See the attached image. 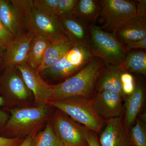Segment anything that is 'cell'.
<instances>
[{"instance_id":"cell-1","label":"cell","mask_w":146,"mask_h":146,"mask_svg":"<svg viewBox=\"0 0 146 146\" xmlns=\"http://www.w3.org/2000/svg\"><path fill=\"white\" fill-rule=\"evenodd\" d=\"M105 64L101 58L94 56L78 72L53 85V92L49 101L73 97L92 99L96 93L97 80Z\"/></svg>"},{"instance_id":"cell-2","label":"cell","mask_w":146,"mask_h":146,"mask_svg":"<svg viewBox=\"0 0 146 146\" xmlns=\"http://www.w3.org/2000/svg\"><path fill=\"white\" fill-rule=\"evenodd\" d=\"M48 104L39 106L14 108L1 132V136L8 138H25L39 130L52 112Z\"/></svg>"},{"instance_id":"cell-3","label":"cell","mask_w":146,"mask_h":146,"mask_svg":"<svg viewBox=\"0 0 146 146\" xmlns=\"http://www.w3.org/2000/svg\"><path fill=\"white\" fill-rule=\"evenodd\" d=\"M0 96L4 102L3 110L32 106L33 94L15 65L7 66L0 74Z\"/></svg>"},{"instance_id":"cell-4","label":"cell","mask_w":146,"mask_h":146,"mask_svg":"<svg viewBox=\"0 0 146 146\" xmlns=\"http://www.w3.org/2000/svg\"><path fill=\"white\" fill-rule=\"evenodd\" d=\"M48 104L64 112L76 122L96 133L99 132L105 123V121L96 113L92 99L70 97L50 101Z\"/></svg>"},{"instance_id":"cell-5","label":"cell","mask_w":146,"mask_h":146,"mask_svg":"<svg viewBox=\"0 0 146 146\" xmlns=\"http://www.w3.org/2000/svg\"><path fill=\"white\" fill-rule=\"evenodd\" d=\"M89 27L90 39L88 46L93 56L101 58L106 64L123 68L127 52L124 46L118 42L113 33L106 31L95 24Z\"/></svg>"},{"instance_id":"cell-6","label":"cell","mask_w":146,"mask_h":146,"mask_svg":"<svg viewBox=\"0 0 146 146\" xmlns=\"http://www.w3.org/2000/svg\"><path fill=\"white\" fill-rule=\"evenodd\" d=\"M94 56L88 45H75L57 63L39 74L50 80L63 81L78 72Z\"/></svg>"},{"instance_id":"cell-7","label":"cell","mask_w":146,"mask_h":146,"mask_svg":"<svg viewBox=\"0 0 146 146\" xmlns=\"http://www.w3.org/2000/svg\"><path fill=\"white\" fill-rule=\"evenodd\" d=\"M19 2L29 33L34 36H44L49 40L65 35L58 18L39 12L35 8L32 1H19Z\"/></svg>"},{"instance_id":"cell-8","label":"cell","mask_w":146,"mask_h":146,"mask_svg":"<svg viewBox=\"0 0 146 146\" xmlns=\"http://www.w3.org/2000/svg\"><path fill=\"white\" fill-rule=\"evenodd\" d=\"M49 120L55 135L63 146H89L84 133L86 128L59 110L56 109Z\"/></svg>"},{"instance_id":"cell-9","label":"cell","mask_w":146,"mask_h":146,"mask_svg":"<svg viewBox=\"0 0 146 146\" xmlns=\"http://www.w3.org/2000/svg\"><path fill=\"white\" fill-rule=\"evenodd\" d=\"M100 16L105 23L102 29L112 31L121 24L136 16L135 1L129 0H100Z\"/></svg>"},{"instance_id":"cell-10","label":"cell","mask_w":146,"mask_h":146,"mask_svg":"<svg viewBox=\"0 0 146 146\" xmlns=\"http://www.w3.org/2000/svg\"><path fill=\"white\" fill-rule=\"evenodd\" d=\"M16 66L21 72L27 86L33 94V106L48 104L52 96L53 85L47 83L36 70L27 62Z\"/></svg>"},{"instance_id":"cell-11","label":"cell","mask_w":146,"mask_h":146,"mask_svg":"<svg viewBox=\"0 0 146 146\" xmlns=\"http://www.w3.org/2000/svg\"><path fill=\"white\" fill-rule=\"evenodd\" d=\"M92 100L96 113L105 121L121 117L123 100L117 93L108 90L96 92Z\"/></svg>"},{"instance_id":"cell-12","label":"cell","mask_w":146,"mask_h":146,"mask_svg":"<svg viewBox=\"0 0 146 146\" xmlns=\"http://www.w3.org/2000/svg\"><path fill=\"white\" fill-rule=\"evenodd\" d=\"M105 123L99 138L101 146H134L121 117L105 120Z\"/></svg>"},{"instance_id":"cell-13","label":"cell","mask_w":146,"mask_h":146,"mask_svg":"<svg viewBox=\"0 0 146 146\" xmlns=\"http://www.w3.org/2000/svg\"><path fill=\"white\" fill-rule=\"evenodd\" d=\"M123 46L146 37V18L135 16L116 28L112 33Z\"/></svg>"},{"instance_id":"cell-14","label":"cell","mask_w":146,"mask_h":146,"mask_svg":"<svg viewBox=\"0 0 146 146\" xmlns=\"http://www.w3.org/2000/svg\"><path fill=\"white\" fill-rule=\"evenodd\" d=\"M75 45L65 35L50 40L42 63L36 70V72L40 74L54 65Z\"/></svg>"},{"instance_id":"cell-15","label":"cell","mask_w":146,"mask_h":146,"mask_svg":"<svg viewBox=\"0 0 146 146\" xmlns=\"http://www.w3.org/2000/svg\"><path fill=\"white\" fill-rule=\"evenodd\" d=\"M34 36L28 32H21L15 36L6 49V67L9 65L16 66L26 62L29 48Z\"/></svg>"},{"instance_id":"cell-16","label":"cell","mask_w":146,"mask_h":146,"mask_svg":"<svg viewBox=\"0 0 146 146\" xmlns=\"http://www.w3.org/2000/svg\"><path fill=\"white\" fill-rule=\"evenodd\" d=\"M23 18L19 1L0 0V22L15 37L21 32Z\"/></svg>"},{"instance_id":"cell-17","label":"cell","mask_w":146,"mask_h":146,"mask_svg":"<svg viewBox=\"0 0 146 146\" xmlns=\"http://www.w3.org/2000/svg\"><path fill=\"white\" fill-rule=\"evenodd\" d=\"M124 69L115 65L105 63L97 80L96 93L108 90L117 93L125 100L122 89L121 76Z\"/></svg>"},{"instance_id":"cell-18","label":"cell","mask_w":146,"mask_h":146,"mask_svg":"<svg viewBox=\"0 0 146 146\" xmlns=\"http://www.w3.org/2000/svg\"><path fill=\"white\" fill-rule=\"evenodd\" d=\"M65 35L75 45L89 44V25L73 16L59 19Z\"/></svg>"},{"instance_id":"cell-19","label":"cell","mask_w":146,"mask_h":146,"mask_svg":"<svg viewBox=\"0 0 146 146\" xmlns=\"http://www.w3.org/2000/svg\"><path fill=\"white\" fill-rule=\"evenodd\" d=\"M145 99V88L141 83H136L135 91L125 100V115L123 121L125 127L129 131L135 124L141 112Z\"/></svg>"},{"instance_id":"cell-20","label":"cell","mask_w":146,"mask_h":146,"mask_svg":"<svg viewBox=\"0 0 146 146\" xmlns=\"http://www.w3.org/2000/svg\"><path fill=\"white\" fill-rule=\"evenodd\" d=\"M100 13L99 1L78 0L72 15L89 26L94 24Z\"/></svg>"},{"instance_id":"cell-21","label":"cell","mask_w":146,"mask_h":146,"mask_svg":"<svg viewBox=\"0 0 146 146\" xmlns=\"http://www.w3.org/2000/svg\"><path fill=\"white\" fill-rule=\"evenodd\" d=\"M49 42V39L43 36H34L32 39L26 62L35 70L41 65Z\"/></svg>"},{"instance_id":"cell-22","label":"cell","mask_w":146,"mask_h":146,"mask_svg":"<svg viewBox=\"0 0 146 146\" xmlns=\"http://www.w3.org/2000/svg\"><path fill=\"white\" fill-rule=\"evenodd\" d=\"M144 50H133L127 52L123 68L131 74L146 76V52Z\"/></svg>"},{"instance_id":"cell-23","label":"cell","mask_w":146,"mask_h":146,"mask_svg":"<svg viewBox=\"0 0 146 146\" xmlns=\"http://www.w3.org/2000/svg\"><path fill=\"white\" fill-rule=\"evenodd\" d=\"M31 146H63L55 135L49 118L44 129L35 134Z\"/></svg>"},{"instance_id":"cell-24","label":"cell","mask_w":146,"mask_h":146,"mask_svg":"<svg viewBox=\"0 0 146 146\" xmlns=\"http://www.w3.org/2000/svg\"><path fill=\"white\" fill-rule=\"evenodd\" d=\"M129 134L134 146H146V121L137 117L129 129Z\"/></svg>"},{"instance_id":"cell-25","label":"cell","mask_w":146,"mask_h":146,"mask_svg":"<svg viewBox=\"0 0 146 146\" xmlns=\"http://www.w3.org/2000/svg\"><path fill=\"white\" fill-rule=\"evenodd\" d=\"M32 1L35 8L39 12L50 17H56V9L60 0H33Z\"/></svg>"},{"instance_id":"cell-26","label":"cell","mask_w":146,"mask_h":146,"mask_svg":"<svg viewBox=\"0 0 146 146\" xmlns=\"http://www.w3.org/2000/svg\"><path fill=\"white\" fill-rule=\"evenodd\" d=\"M121 82L123 93L126 98L135 91L136 86V80L132 74L124 71L121 74Z\"/></svg>"},{"instance_id":"cell-27","label":"cell","mask_w":146,"mask_h":146,"mask_svg":"<svg viewBox=\"0 0 146 146\" xmlns=\"http://www.w3.org/2000/svg\"><path fill=\"white\" fill-rule=\"evenodd\" d=\"M78 0H60L56 11L58 19L72 16V12Z\"/></svg>"},{"instance_id":"cell-28","label":"cell","mask_w":146,"mask_h":146,"mask_svg":"<svg viewBox=\"0 0 146 146\" xmlns=\"http://www.w3.org/2000/svg\"><path fill=\"white\" fill-rule=\"evenodd\" d=\"M15 36L0 22V46L6 49Z\"/></svg>"},{"instance_id":"cell-29","label":"cell","mask_w":146,"mask_h":146,"mask_svg":"<svg viewBox=\"0 0 146 146\" xmlns=\"http://www.w3.org/2000/svg\"><path fill=\"white\" fill-rule=\"evenodd\" d=\"M84 137L89 146H101L96 132L86 129Z\"/></svg>"},{"instance_id":"cell-30","label":"cell","mask_w":146,"mask_h":146,"mask_svg":"<svg viewBox=\"0 0 146 146\" xmlns=\"http://www.w3.org/2000/svg\"><path fill=\"white\" fill-rule=\"evenodd\" d=\"M25 138H8L0 136V146H19Z\"/></svg>"},{"instance_id":"cell-31","label":"cell","mask_w":146,"mask_h":146,"mask_svg":"<svg viewBox=\"0 0 146 146\" xmlns=\"http://www.w3.org/2000/svg\"><path fill=\"white\" fill-rule=\"evenodd\" d=\"M126 50H145L146 49V37L141 40L136 41L124 45Z\"/></svg>"},{"instance_id":"cell-32","label":"cell","mask_w":146,"mask_h":146,"mask_svg":"<svg viewBox=\"0 0 146 146\" xmlns=\"http://www.w3.org/2000/svg\"><path fill=\"white\" fill-rule=\"evenodd\" d=\"M4 102L2 97L0 96V136L3 128L8 121L10 115H9L5 110H3Z\"/></svg>"},{"instance_id":"cell-33","label":"cell","mask_w":146,"mask_h":146,"mask_svg":"<svg viewBox=\"0 0 146 146\" xmlns=\"http://www.w3.org/2000/svg\"><path fill=\"white\" fill-rule=\"evenodd\" d=\"M135 1L136 8V16L146 18V0H136Z\"/></svg>"},{"instance_id":"cell-34","label":"cell","mask_w":146,"mask_h":146,"mask_svg":"<svg viewBox=\"0 0 146 146\" xmlns=\"http://www.w3.org/2000/svg\"><path fill=\"white\" fill-rule=\"evenodd\" d=\"M39 131V130L35 131L29 135L28 136H27L24 139L23 143L19 146H31L33 139L34 138L35 134Z\"/></svg>"},{"instance_id":"cell-35","label":"cell","mask_w":146,"mask_h":146,"mask_svg":"<svg viewBox=\"0 0 146 146\" xmlns=\"http://www.w3.org/2000/svg\"><path fill=\"white\" fill-rule=\"evenodd\" d=\"M5 48L0 46V72L6 68L5 60Z\"/></svg>"}]
</instances>
